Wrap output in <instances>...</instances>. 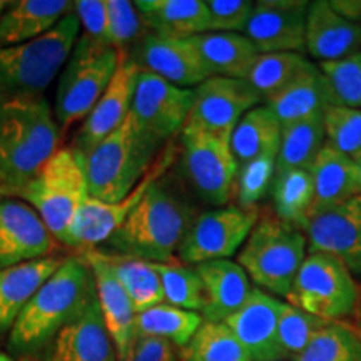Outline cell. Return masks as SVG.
I'll return each instance as SVG.
<instances>
[{
    "label": "cell",
    "instance_id": "6da1fadb",
    "mask_svg": "<svg viewBox=\"0 0 361 361\" xmlns=\"http://www.w3.org/2000/svg\"><path fill=\"white\" fill-rule=\"evenodd\" d=\"M196 216L188 197L162 176L107 239V252L149 263H169Z\"/></svg>",
    "mask_w": 361,
    "mask_h": 361
},
{
    "label": "cell",
    "instance_id": "7a4b0ae2",
    "mask_svg": "<svg viewBox=\"0 0 361 361\" xmlns=\"http://www.w3.org/2000/svg\"><path fill=\"white\" fill-rule=\"evenodd\" d=\"M94 298L96 283L87 261L84 256L66 258L22 310L12 326L8 346L19 355L45 348Z\"/></svg>",
    "mask_w": 361,
    "mask_h": 361
},
{
    "label": "cell",
    "instance_id": "3957f363",
    "mask_svg": "<svg viewBox=\"0 0 361 361\" xmlns=\"http://www.w3.org/2000/svg\"><path fill=\"white\" fill-rule=\"evenodd\" d=\"M59 126L44 97L0 101V184L19 192L56 154Z\"/></svg>",
    "mask_w": 361,
    "mask_h": 361
},
{
    "label": "cell",
    "instance_id": "277c9868",
    "mask_svg": "<svg viewBox=\"0 0 361 361\" xmlns=\"http://www.w3.org/2000/svg\"><path fill=\"white\" fill-rule=\"evenodd\" d=\"M161 146L129 114L85 157L89 196L102 202L123 201L146 176Z\"/></svg>",
    "mask_w": 361,
    "mask_h": 361
},
{
    "label": "cell",
    "instance_id": "5b68a950",
    "mask_svg": "<svg viewBox=\"0 0 361 361\" xmlns=\"http://www.w3.org/2000/svg\"><path fill=\"white\" fill-rule=\"evenodd\" d=\"M80 22L74 11L40 37L0 49V101L42 97L69 61L79 39Z\"/></svg>",
    "mask_w": 361,
    "mask_h": 361
},
{
    "label": "cell",
    "instance_id": "8992f818",
    "mask_svg": "<svg viewBox=\"0 0 361 361\" xmlns=\"http://www.w3.org/2000/svg\"><path fill=\"white\" fill-rule=\"evenodd\" d=\"M17 197L27 202L54 239L67 243L75 216L89 197L85 157L74 147L57 149Z\"/></svg>",
    "mask_w": 361,
    "mask_h": 361
},
{
    "label": "cell",
    "instance_id": "52a82bcc",
    "mask_svg": "<svg viewBox=\"0 0 361 361\" xmlns=\"http://www.w3.org/2000/svg\"><path fill=\"white\" fill-rule=\"evenodd\" d=\"M306 256L308 239L303 231L276 216H263L243 245L238 264L258 290L286 300Z\"/></svg>",
    "mask_w": 361,
    "mask_h": 361
},
{
    "label": "cell",
    "instance_id": "ba28073f",
    "mask_svg": "<svg viewBox=\"0 0 361 361\" xmlns=\"http://www.w3.org/2000/svg\"><path fill=\"white\" fill-rule=\"evenodd\" d=\"M119 59L121 51L80 35L57 85L56 117L62 129L89 116L114 78Z\"/></svg>",
    "mask_w": 361,
    "mask_h": 361
},
{
    "label": "cell",
    "instance_id": "9c48e42d",
    "mask_svg": "<svg viewBox=\"0 0 361 361\" xmlns=\"http://www.w3.org/2000/svg\"><path fill=\"white\" fill-rule=\"evenodd\" d=\"M361 290L348 268L326 252H308L286 303L326 322L355 318Z\"/></svg>",
    "mask_w": 361,
    "mask_h": 361
},
{
    "label": "cell",
    "instance_id": "30bf717a",
    "mask_svg": "<svg viewBox=\"0 0 361 361\" xmlns=\"http://www.w3.org/2000/svg\"><path fill=\"white\" fill-rule=\"evenodd\" d=\"M179 169L202 201L224 206L234 194L238 161L226 139L184 126L179 137Z\"/></svg>",
    "mask_w": 361,
    "mask_h": 361
},
{
    "label": "cell",
    "instance_id": "8fae6325",
    "mask_svg": "<svg viewBox=\"0 0 361 361\" xmlns=\"http://www.w3.org/2000/svg\"><path fill=\"white\" fill-rule=\"evenodd\" d=\"M258 221V207L228 206L197 214L178 250L180 263L197 266L207 261L229 259L245 245Z\"/></svg>",
    "mask_w": 361,
    "mask_h": 361
},
{
    "label": "cell",
    "instance_id": "7c38bea8",
    "mask_svg": "<svg viewBox=\"0 0 361 361\" xmlns=\"http://www.w3.org/2000/svg\"><path fill=\"white\" fill-rule=\"evenodd\" d=\"M174 144H166L157 154L156 161L152 162L151 168H149L146 176L139 180L137 186L123 201L102 202L89 196L71 226L66 245L84 247V250H94L97 245L106 243L112 236V233L128 219L134 207L141 202L147 189L168 173V169L174 162Z\"/></svg>",
    "mask_w": 361,
    "mask_h": 361
},
{
    "label": "cell",
    "instance_id": "4fadbf2b",
    "mask_svg": "<svg viewBox=\"0 0 361 361\" xmlns=\"http://www.w3.org/2000/svg\"><path fill=\"white\" fill-rule=\"evenodd\" d=\"M194 104V89H184L147 71H139L130 114L159 144L184 129Z\"/></svg>",
    "mask_w": 361,
    "mask_h": 361
},
{
    "label": "cell",
    "instance_id": "5bb4252c",
    "mask_svg": "<svg viewBox=\"0 0 361 361\" xmlns=\"http://www.w3.org/2000/svg\"><path fill=\"white\" fill-rule=\"evenodd\" d=\"M263 101L246 80L213 75L194 89L188 128L229 141L241 117Z\"/></svg>",
    "mask_w": 361,
    "mask_h": 361
},
{
    "label": "cell",
    "instance_id": "9a60e30c",
    "mask_svg": "<svg viewBox=\"0 0 361 361\" xmlns=\"http://www.w3.org/2000/svg\"><path fill=\"white\" fill-rule=\"evenodd\" d=\"M308 8L306 0H259L245 35L259 54H305Z\"/></svg>",
    "mask_w": 361,
    "mask_h": 361
},
{
    "label": "cell",
    "instance_id": "2e32d148",
    "mask_svg": "<svg viewBox=\"0 0 361 361\" xmlns=\"http://www.w3.org/2000/svg\"><path fill=\"white\" fill-rule=\"evenodd\" d=\"M308 252H326L361 279V194L310 218Z\"/></svg>",
    "mask_w": 361,
    "mask_h": 361
},
{
    "label": "cell",
    "instance_id": "e0dca14e",
    "mask_svg": "<svg viewBox=\"0 0 361 361\" xmlns=\"http://www.w3.org/2000/svg\"><path fill=\"white\" fill-rule=\"evenodd\" d=\"M139 71L141 67L135 64L134 59H130L126 51H121L119 66L114 72V78L84 119L82 128L72 146L79 154L87 157L99 142L114 133L128 119L130 107H133Z\"/></svg>",
    "mask_w": 361,
    "mask_h": 361
},
{
    "label": "cell",
    "instance_id": "ac0fdd59",
    "mask_svg": "<svg viewBox=\"0 0 361 361\" xmlns=\"http://www.w3.org/2000/svg\"><path fill=\"white\" fill-rule=\"evenodd\" d=\"M56 239L24 201H0V271L51 256Z\"/></svg>",
    "mask_w": 361,
    "mask_h": 361
},
{
    "label": "cell",
    "instance_id": "d6986e66",
    "mask_svg": "<svg viewBox=\"0 0 361 361\" xmlns=\"http://www.w3.org/2000/svg\"><path fill=\"white\" fill-rule=\"evenodd\" d=\"M135 64L184 89H196L213 78L192 39H169L149 34L137 49Z\"/></svg>",
    "mask_w": 361,
    "mask_h": 361
},
{
    "label": "cell",
    "instance_id": "ffe728a7",
    "mask_svg": "<svg viewBox=\"0 0 361 361\" xmlns=\"http://www.w3.org/2000/svg\"><path fill=\"white\" fill-rule=\"evenodd\" d=\"M284 301L255 288L246 303L226 319L252 361H286L278 341V318Z\"/></svg>",
    "mask_w": 361,
    "mask_h": 361
},
{
    "label": "cell",
    "instance_id": "44dd1931",
    "mask_svg": "<svg viewBox=\"0 0 361 361\" xmlns=\"http://www.w3.org/2000/svg\"><path fill=\"white\" fill-rule=\"evenodd\" d=\"M84 259L87 261L96 283V296L101 308L104 324L112 343H114L117 361H126L135 340V310L128 293L114 276L107 264L102 251L84 250Z\"/></svg>",
    "mask_w": 361,
    "mask_h": 361
},
{
    "label": "cell",
    "instance_id": "7402d4cb",
    "mask_svg": "<svg viewBox=\"0 0 361 361\" xmlns=\"http://www.w3.org/2000/svg\"><path fill=\"white\" fill-rule=\"evenodd\" d=\"M47 346V361H117L97 296Z\"/></svg>",
    "mask_w": 361,
    "mask_h": 361
},
{
    "label": "cell",
    "instance_id": "603a6c76",
    "mask_svg": "<svg viewBox=\"0 0 361 361\" xmlns=\"http://www.w3.org/2000/svg\"><path fill=\"white\" fill-rule=\"evenodd\" d=\"M306 52L318 62H331L361 51V24L333 11L328 0L310 2L306 17Z\"/></svg>",
    "mask_w": 361,
    "mask_h": 361
},
{
    "label": "cell",
    "instance_id": "cb8c5ba5",
    "mask_svg": "<svg viewBox=\"0 0 361 361\" xmlns=\"http://www.w3.org/2000/svg\"><path fill=\"white\" fill-rule=\"evenodd\" d=\"M204 288V322L223 323L246 303L251 295V279L238 263L214 259L194 266Z\"/></svg>",
    "mask_w": 361,
    "mask_h": 361
},
{
    "label": "cell",
    "instance_id": "d4e9b609",
    "mask_svg": "<svg viewBox=\"0 0 361 361\" xmlns=\"http://www.w3.org/2000/svg\"><path fill=\"white\" fill-rule=\"evenodd\" d=\"M142 24L159 37L191 39L209 32V16L202 0H137Z\"/></svg>",
    "mask_w": 361,
    "mask_h": 361
},
{
    "label": "cell",
    "instance_id": "484cf974",
    "mask_svg": "<svg viewBox=\"0 0 361 361\" xmlns=\"http://www.w3.org/2000/svg\"><path fill=\"white\" fill-rule=\"evenodd\" d=\"M314 186V200L310 218L329 207L340 206L360 196L361 184L353 159L324 146L310 169Z\"/></svg>",
    "mask_w": 361,
    "mask_h": 361
},
{
    "label": "cell",
    "instance_id": "4316f807",
    "mask_svg": "<svg viewBox=\"0 0 361 361\" xmlns=\"http://www.w3.org/2000/svg\"><path fill=\"white\" fill-rule=\"evenodd\" d=\"M72 12L67 0H19L0 17V49L34 40Z\"/></svg>",
    "mask_w": 361,
    "mask_h": 361
},
{
    "label": "cell",
    "instance_id": "83f0119b",
    "mask_svg": "<svg viewBox=\"0 0 361 361\" xmlns=\"http://www.w3.org/2000/svg\"><path fill=\"white\" fill-rule=\"evenodd\" d=\"M64 259L45 256L0 271V333L16 324L34 293L54 274Z\"/></svg>",
    "mask_w": 361,
    "mask_h": 361
},
{
    "label": "cell",
    "instance_id": "f1b7e54d",
    "mask_svg": "<svg viewBox=\"0 0 361 361\" xmlns=\"http://www.w3.org/2000/svg\"><path fill=\"white\" fill-rule=\"evenodd\" d=\"M283 126L322 117L333 106L329 89L318 66L266 101Z\"/></svg>",
    "mask_w": 361,
    "mask_h": 361
},
{
    "label": "cell",
    "instance_id": "f546056e",
    "mask_svg": "<svg viewBox=\"0 0 361 361\" xmlns=\"http://www.w3.org/2000/svg\"><path fill=\"white\" fill-rule=\"evenodd\" d=\"M191 39L211 74L219 78L246 80L259 56L245 34L206 32Z\"/></svg>",
    "mask_w": 361,
    "mask_h": 361
},
{
    "label": "cell",
    "instance_id": "4dcf8cb0",
    "mask_svg": "<svg viewBox=\"0 0 361 361\" xmlns=\"http://www.w3.org/2000/svg\"><path fill=\"white\" fill-rule=\"evenodd\" d=\"M271 197L274 216L305 233L314 200L313 178L310 171H279L271 186Z\"/></svg>",
    "mask_w": 361,
    "mask_h": 361
},
{
    "label": "cell",
    "instance_id": "1f68e13d",
    "mask_svg": "<svg viewBox=\"0 0 361 361\" xmlns=\"http://www.w3.org/2000/svg\"><path fill=\"white\" fill-rule=\"evenodd\" d=\"M114 276L119 279L133 303L135 314L164 303V291L154 263L130 258V256L112 255L102 251Z\"/></svg>",
    "mask_w": 361,
    "mask_h": 361
},
{
    "label": "cell",
    "instance_id": "d6a6232c",
    "mask_svg": "<svg viewBox=\"0 0 361 361\" xmlns=\"http://www.w3.org/2000/svg\"><path fill=\"white\" fill-rule=\"evenodd\" d=\"M281 123L266 104L247 111L234 128L229 144L238 164L255 159L271 149H279Z\"/></svg>",
    "mask_w": 361,
    "mask_h": 361
},
{
    "label": "cell",
    "instance_id": "836d02e7",
    "mask_svg": "<svg viewBox=\"0 0 361 361\" xmlns=\"http://www.w3.org/2000/svg\"><path fill=\"white\" fill-rule=\"evenodd\" d=\"M314 67L316 64L308 61L305 54H259L247 74L246 82L259 94L263 101H268Z\"/></svg>",
    "mask_w": 361,
    "mask_h": 361
},
{
    "label": "cell",
    "instance_id": "e575fe53",
    "mask_svg": "<svg viewBox=\"0 0 361 361\" xmlns=\"http://www.w3.org/2000/svg\"><path fill=\"white\" fill-rule=\"evenodd\" d=\"M324 147L323 116L281 128L276 173L290 169L310 171Z\"/></svg>",
    "mask_w": 361,
    "mask_h": 361
},
{
    "label": "cell",
    "instance_id": "d590c367",
    "mask_svg": "<svg viewBox=\"0 0 361 361\" xmlns=\"http://www.w3.org/2000/svg\"><path fill=\"white\" fill-rule=\"evenodd\" d=\"M202 322L204 319L196 311L162 303L135 314V336L162 338L180 350L188 345Z\"/></svg>",
    "mask_w": 361,
    "mask_h": 361
},
{
    "label": "cell",
    "instance_id": "8d00e7d4",
    "mask_svg": "<svg viewBox=\"0 0 361 361\" xmlns=\"http://www.w3.org/2000/svg\"><path fill=\"white\" fill-rule=\"evenodd\" d=\"M179 361H252L226 323L202 322L184 348Z\"/></svg>",
    "mask_w": 361,
    "mask_h": 361
},
{
    "label": "cell",
    "instance_id": "74e56055",
    "mask_svg": "<svg viewBox=\"0 0 361 361\" xmlns=\"http://www.w3.org/2000/svg\"><path fill=\"white\" fill-rule=\"evenodd\" d=\"M293 361H361V333L346 322H329Z\"/></svg>",
    "mask_w": 361,
    "mask_h": 361
},
{
    "label": "cell",
    "instance_id": "f35d334b",
    "mask_svg": "<svg viewBox=\"0 0 361 361\" xmlns=\"http://www.w3.org/2000/svg\"><path fill=\"white\" fill-rule=\"evenodd\" d=\"M164 291V303L176 308L201 313L204 306V288L194 266L180 261L154 263Z\"/></svg>",
    "mask_w": 361,
    "mask_h": 361
},
{
    "label": "cell",
    "instance_id": "ab89813d",
    "mask_svg": "<svg viewBox=\"0 0 361 361\" xmlns=\"http://www.w3.org/2000/svg\"><path fill=\"white\" fill-rule=\"evenodd\" d=\"M279 149H271L255 159L239 164L234 194L238 206L245 209H256V206L264 200L271 191L274 176H276V161Z\"/></svg>",
    "mask_w": 361,
    "mask_h": 361
},
{
    "label": "cell",
    "instance_id": "60d3db41",
    "mask_svg": "<svg viewBox=\"0 0 361 361\" xmlns=\"http://www.w3.org/2000/svg\"><path fill=\"white\" fill-rule=\"evenodd\" d=\"M333 106L361 109V51L331 62H318Z\"/></svg>",
    "mask_w": 361,
    "mask_h": 361
},
{
    "label": "cell",
    "instance_id": "b9f144b4",
    "mask_svg": "<svg viewBox=\"0 0 361 361\" xmlns=\"http://www.w3.org/2000/svg\"><path fill=\"white\" fill-rule=\"evenodd\" d=\"M326 323L284 301L278 318V341L286 361L295 360Z\"/></svg>",
    "mask_w": 361,
    "mask_h": 361
},
{
    "label": "cell",
    "instance_id": "7bdbcfd3",
    "mask_svg": "<svg viewBox=\"0 0 361 361\" xmlns=\"http://www.w3.org/2000/svg\"><path fill=\"white\" fill-rule=\"evenodd\" d=\"M324 146L353 157L361 151V109L331 106L323 114Z\"/></svg>",
    "mask_w": 361,
    "mask_h": 361
},
{
    "label": "cell",
    "instance_id": "ee69618b",
    "mask_svg": "<svg viewBox=\"0 0 361 361\" xmlns=\"http://www.w3.org/2000/svg\"><path fill=\"white\" fill-rule=\"evenodd\" d=\"M141 16L134 2L107 0V45L124 51L141 32Z\"/></svg>",
    "mask_w": 361,
    "mask_h": 361
},
{
    "label": "cell",
    "instance_id": "f6af8a7d",
    "mask_svg": "<svg viewBox=\"0 0 361 361\" xmlns=\"http://www.w3.org/2000/svg\"><path fill=\"white\" fill-rule=\"evenodd\" d=\"M209 32H245L255 2L251 0H207Z\"/></svg>",
    "mask_w": 361,
    "mask_h": 361
},
{
    "label": "cell",
    "instance_id": "bcb514c9",
    "mask_svg": "<svg viewBox=\"0 0 361 361\" xmlns=\"http://www.w3.org/2000/svg\"><path fill=\"white\" fill-rule=\"evenodd\" d=\"M72 11L84 27L85 37L107 45V0H79L72 2Z\"/></svg>",
    "mask_w": 361,
    "mask_h": 361
},
{
    "label": "cell",
    "instance_id": "7dc6e473",
    "mask_svg": "<svg viewBox=\"0 0 361 361\" xmlns=\"http://www.w3.org/2000/svg\"><path fill=\"white\" fill-rule=\"evenodd\" d=\"M126 361H179L174 345L156 336H135Z\"/></svg>",
    "mask_w": 361,
    "mask_h": 361
},
{
    "label": "cell",
    "instance_id": "c3c4849f",
    "mask_svg": "<svg viewBox=\"0 0 361 361\" xmlns=\"http://www.w3.org/2000/svg\"><path fill=\"white\" fill-rule=\"evenodd\" d=\"M333 11L356 24H361V0H328Z\"/></svg>",
    "mask_w": 361,
    "mask_h": 361
},
{
    "label": "cell",
    "instance_id": "681fc988",
    "mask_svg": "<svg viewBox=\"0 0 361 361\" xmlns=\"http://www.w3.org/2000/svg\"><path fill=\"white\" fill-rule=\"evenodd\" d=\"M11 197H16V192H13L12 189H8V188L2 186V184H0V201L11 200Z\"/></svg>",
    "mask_w": 361,
    "mask_h": 361
},
{
    "label": "cell",
    "instance_id": "f907efd6",
    "mask_svg": "<svg viewBox=\"0 0 361 361\" xmlns=\"http://www.w3.org/2000/svg\"><path fill=\"white\" fill-rule=\"evenodd\" d=\"M353 159V164L356 168V173H358V179H360V184H361V151L356 152V154L351 157Z\"/></svg>",
    "mask_w": 361,
    "mask_h": 361
},
{
    "label": "cell",
    "instance_id": "816d5d0a",
    "mask_svg": "<svg viewBox=\"0 0 361 361\" xmlns=\"http://www.w3.org/2000/svg\"><path fill=\"white\" fill-rule=\"evenodd\" d=\"M355 322H356V329L361 333V296H360V303H358V310H356V316H355Z\"/></svg>",
    "mask_w": 361,
    "mask_h": 361
},
{
    "label": "cell",
    "instance_id": "f5cc1de1",
    "mask_svg": "<svg viewBox=\"0 0 361 361\" xmlns=\"http://www.w3.org/2000/svg\"><path fill=\"white\" fill-rule=\"evenodd\" d=\"M11 4L12 2H7V0H0V17H2L4 13H6L7 8L11 7Z\"/></svg>",
    "mask_w": 361,
    "mask_h": 361
},
{
    "label": "cell",
    "instance_id": "db71d44e",
    "mask_svg": "<svg viewBox=\"0 0 361 361\" xmlns=\"http://www.w3.org/2000/svg\"><path fill=\"white\" fill-rule=\"evenodd\" d=\"M0 361H12V358L6 353H0Z\"/></svg>",
    "mask_w": 361,
    "mask_h": 361
},
{
    "label": "cell",
    "instance_id": "11a10c76",
    "mask_svg": "<svg viewBox=\"0 0 361 361\" xmlns=\"http://www.w3.org/2000/svg\"><path fill=\"white\" fill-rule=\"evenodd\" d=\"M20 361H35V360H30V358H22Z\"/></svg>",
    "mask_w": 361,
    "mask_h": 361
}]
</instances>
